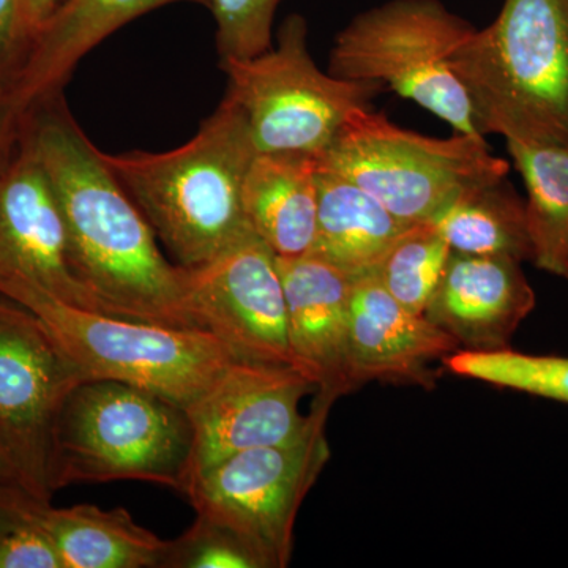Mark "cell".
Here are the masks:
<instances>
[{
  "instance_id": "obj_12",
  "label": "cell",
  "mask_w": 568,
  "mask_h": 568,
  "mask_svg": "<svg viewBox=\"0 0 568 568\" xmlns=\"http://www.w3.org/2000/svg\"><path fill=\"white\" fill-rule=\"evenodd\" d=\"M313 390L315 383L293 366L231 362L185 406L192 454L183 489L231 455L297 436L308 420L301 402Z\"/></svg>"
},
{
  "instance_id": "obj_32",
  "label": "cell",
  "mask_w": 568,
  "mask_h": 568,
  "mask_svg": "<svg viewBox=\"0 0 568 568\" xmlns=\"http://www.w3.org/2000/svg\"><path fill=\"white\" fill-rule=\"evenodd\" d=\"M32 500H36V497L29 495L28 491H22V489L0 488V506L9 508L17 515H20Z\"/></svg>"
},
{
  "instance_id": "obj_18",
  "label": "cell",
  "mask_w": 568,
  "mask_h": 568,
  "mask_svg": "<svg viewBox=\"0 0 568 568\" xmlns=\"http://www.w3.org/2000/svg\"><path fill=\"white\" fill-rule=\"evenodd\" d=\"M317 155L256 153L244 183V207L253 233L276 257L313 252L317 227Z\"/></svg>"
},
{
  "instance_id": "obj_13",
  "label": "cell",
  "mask_w": 568,
  "mask_h": 568,
  "mask_svg": "<svg viewBox=\"0 0 568 568\" xmlns=\"http://www.w3.org/2000/svg\"><path fill=\"white\" fill-rule=\"evenodd\" d=\"M22 280L52 297L100 312L71 267L58 197L29 142L0 168V282Z\"/></svg>"
},
{
  "instance_id": "obj_11",
  "label": "cell",
  "mask_w": 568,
  "mask_h": 568,
  "mask_svg": "<svg viewBox=\"0 0 568 568\" xmlns=\"http://www.w3.org/2000/svg\"><path fill=\"white\" fill-rule=\"evenodd\" d=\"M186 301L196 327L216 336L235 361L297 369L278 261L257 235L186 268Z\"/></svg>"
},
{
  "instance_id": "obj_31",
  "label": "cell",
  "mask_w": 568,
  "mask_h": 568,
  "mask_svg": "<svg viewBox=\"0 0 568 568\" xmlns=\"http://www.w3.org/2000/svg\"><path fill=\"white\" fill-rule=\"evenodd\" d=\"M0 488L22 489V491H28L20 470H18V467L14 466L13 462H11L2 446H0ZM29 495H31V493H29Z\"/></svg>"
},
{
  "instance_id": "obj_4",
  "label": "cell",
  "mask_w": 568,
  "mask_h": 568,
  "mask_svg": "<svg viewBox=\"0 0 568 568\" xmlns=\"http://www.w3.org/2000/svg\"><path fill=\"white\" fill-rule=\"evenodd\" d=\"M192 454L185 407L121 381L89 379L63 399L51 429L48 485L148 481L182 493Z\"/></svg>"
},
{
  "instance_id": "obj_16",
  "label": "cell",
  "mask_w": 568,
  "mask_h": 568,
  "mask_svg": "<svg viewBox=\"0 0 568 568\" xmlns=\"http://www.w3.org/2000/svg\"><path fill=\"white\" fill-rule=\"evenodd\" d=\"M536 302L519 261L452 252L424 315L459 349H503Z\"/></svg>"
},
{
  "instance_id": "obj_3",
  "label": "cell",
  "mask_w": 568,
  "mask_h": 568,
  "mask_svg": "<svg viewBox=\"0 0 568 568\" xmlns=\"http://www.w3.org/2000/svg\"><path fill=\"white\" fill-rule=\"evenodd\" d=\"M450 65L481 133L568 148V0H506Z\"/></svg>"
},
{
  "instance_id": "obj_7",
  "label": "cell",
  "mask_w": 568,
  "mask_h": 568,
  "mask_svg": "<svg viewBox=\"0 0 568 568\" xmlns=\"http://www.w3.org/2000/svg\"><path fill=\"white\" fill-rule=\"evenodd\" d=\"M317 156L407 224L429 222L462 190L506 179L510 170L506 160L493 155L485 138L425 136L368 106L351 112Z\"/></svg>"
},
{
  "instance_id": "obj_10",
  "label": "cell",
  "mask_w": 568,
  "mask_h": 568,
  "mask_svg": "<svg viewBox=\"0 0 568 568\" xmlns=\"http://www.w3.org/2000/svg\"><path fill=\"white\" fill-rule=\"evenodd\" d=\"M84 381L39 317L0 294V446L40 503L52 497V424L63 399Z\"/></svg>"
},
{
  "instance_id": "obj_28",
  "label": "cell",
  "mask_w": 568,
  "mask_h": 568,
  "mask_svg": "<svg viewBox=\"0 0 568 568\" xmlns=\"http://www.w3.org/2000/svg\"><path fill=\"white\" fill-rule=\"evenodd\" d=\"M31 37L24 21V0H0V88L9 92L26 61Z\"/></svg>"
},
{
  "instance_id": "obj_21",
  "label": "cell",
  "mask_w": 568,
  "mask_h": 568,
  "mask_svg": "<svg viewBox=\"0 0 568 568\" xmlns=\"http://www.w3.org/2000/svg\"><path fill=\"white\" fill-rule=\"evenodd\" d=\"M426 223L452 252L532 261L526 203L506 179L467 186Z\"/></svg>"
},
{
  "instance_id": "obj_17",
  "label": "cell",
  "mask_w": 568,
  "mask_h": 568,
  "mask_svg": "<svg viewBox=\"0 0 568 568\" xmlns=\"http://www.w3.org/2000/svg\"><path fill=\"white\" fill-rule=\"evenodd\" d=\"M174 2L207 0H62L33 37L26 61L11 84V103L21 115L44 97L62 92L78 63L149 11Z\"/></svg>"
},
{
  "instance_id": "obj_2",
  "label": "cell",
  "mask_w": 568,
  "mask_h": 568,
  "mask_svg": "<svg viewBox=\"0 0 568 568\" xmlns=\"http://www.w3.org/2000/svg\"><path fill=\"white\" fill-rule=\"evenodd\" d=\"M256 153L244 112L224 97L181 148L103 155L175 264L193 268L256 235L244 207Z\"/></svg>"
},
{
  "instance_id": "obj_22",
  "label": "cell",
  "mask_w": 568,
  "mask_h": 568,
  "mask_svg": "<svg viewBox=\"0 0 568 568\" xmlns=\"http://www.w3.org/2000/svg\"><path fill=\"white\" fill-rule=\"evenodd\" d=\"M528 201L532 263L568 280V148L507 142Z\"/></svg>"
},
{
  "instance_id": "obj_27",
  "label": "cell",
  "mask_w": 568,
  "mask_h": 568,
  "mask_svg": "<svg viewBox=\"0 0 568 568\" xmlns=\"http://www.w3.org/2000/svg\"><path fill=\"white\" fill-rule=\"evenodd\" d=\"M0 568H65L51 537L28 519L0 537Z\"/></svg>"
},
{
  "instance_id": "obj_24",
  "label": "cell",
  "mask_w": 568,
  "mask_h": 568,
  "mask_svg": "<svg viewBox=\"0 0 568 568\" xmlns=\"http://www.w3.org/2000/svg\"><path fill=\"white\" fill-rule=\"evenodd\" d=\"M450 254V245L432 223L413 224L390 245L375 274L399 304L424 315Z\"/></svg>"
},
{
  "instance_id": "obj_1",
  "label": "cell",
  "mask_w": 568,
  "mask_h": 568,
  "mask_svg": "<svg viewBox=\"0 0 568 568\" xmlns=\"http://www.w3.org/2000/svg\"><path fill=\"white\" fill-rule=\"evenodd\" d=\"M21 136L50 179L71 267L100 312L197 328L186 301V268L166 260L151 224L82 132L62 92L24 112Z\"/></svg>"
},
{
  "instance_id": "obj_6",
  "label": "cell",
  "mask_w": 568,
  "mask_h": 568,
  "mask_svg": "<svg viewBox=\"0 0 568 568\" xmlns=\"http://www.w3.org/2000/svg\"><path fill=\"white\" fill-rule=\"evenodd\" d=\"M476 31L440 0H388L364 11L336 36L328 73L379 82L447 122L455 133L481 136L450 55Z\"/></svg>"
},
{
  "instance_id": "obj_14",
  "label": "cell",
  "mask_w": 568,
  "mask_h": 568,
  "mask_svg": "<svg viewBox=\"0 0 568 568\" xmlns=\"http://www.w3.org/2000/svg\"><path fill=\"white\" fill-rule=\"evenodd\" d=\"M347 343L355 387L368 381L432 387L429 364L459 349L447 332L399 304L375 271L351 282Z\"/></svg>"
},
{
  "instance_id": "obj_9",
  "label": "cell",
  "mask_w": 568,
  "mask_h": 568,
  "mask_svg": "<svg viewBox=\"0 0 568 568\" xmlns=\"http://www.w3.org/2000/svg\"><path fill=\"white\" fill-rule=\"evenodd\" d=\"M276 47L250 59H224L227 99L244 112L257 153L320 155L351 112L368 106L384 85L324 73L308 50V24L290 14L280 26Z\"/></svg>"
},
{
  "instance_id": "obj_15",
  "label": "cell",
  "mask_w": 568,
  "mask_h": 568,
  "mask_svg": "<svg viewBox=\"0 0 568 568\" xmlns=\"http://www.w3.org/2000/svg\"><path fill=\"white\" fill-rule=\"evenodd\" d=\"M276 261L295 365L316 392L338 399L355 388L347 343L353 276L315 254Z\"/></svg>"
},
{
  "instance_id": "obj_26",
  "label": "cell",
  "mask_w": 568,
  "mask_h": 568,
  "mask_svg": "<svg viewBox=\"0 0 568 568\" xmlns=\"http://www.w3.org/2000/svg\"><path fill=\"white\" fill-rule=\"evenodd\" d=\"M160 568H264L242 538L196 515L192 528L168 540Z\"/></svg>"
},
{
  "instance_id": "obj_20",
  "label": "cell",
  "mask_w": 568,
  "mask_h": 568,
  "mask_svg": "<svg viewBox=\"0 0 568 568\" xmlns=\"http://www.w3.org/2000/svg\"><path fill=\"white\" fill-rule=\"evenodd\" d=\"M315 256L345 274L375 271L396 239L413 224L402 222L357 183L321 163L317 156Z\"/></svg>"
},
{
  "instance_id": "obj_33",
  "label": "cell",
  "mask_w": 568,
  "mask_h": 568,
  "mask_svg": "<svg viewBox=\"0 0 568 568\" xmlns=\"http://www.w3.org/2000/svg\"><path fill=\"white\" fill-rule=\"evenodd\" d=\"M18 521H21V518L18 517L14 511L9 510V508L0 506V537L3 534L9 532Z\"/></svg>"
},
{
  "instance_id": "obj_34",
  "label": "cell",
  "mask_w": 568,
  "mask_h": 568,
  "mask_svg": "<svg viewBox=\"0 0 568 568\" xmlns=\"http://www.w3.org/2000/svg\"><path fill=\"white\" fill-rule=\"evenodd\" d=\"M61 2H62V0H59V3H61Z\"/></svg>"
},
{
  "instance_id": "obj_19",
  "label": "cell",
  "mask_w": 568,
  "mask_h": 568,
  "mask_svg": "<svg viewBox=\"0 0 568 568\" xmlns=\"http://www.w3.org/2000/svg\"><path fill=\"white\" fill-rule=\"evenodd\" d=\"M21 519L54 541L65 568H160L168 540L142 528L125 508L91 504L54 508L36 500Z\"/></svg>"
},
{
  "instance_id": "obj_5",
  "label": "cell",
  "mask_w": 568,
  "mask_h": 568,
  "mask_svg": "<svg viewBox=\"0 0 568 568\" xmlns=\"http://www.w3.org/2000/svg\"><path fill=\"white\" fill-rule=\"evenodd\" d=\"M0 294L31 310L88 381H121L185 407L235 361L216 336L200 328L80 308L22 280L0 282Z\"/></svg>"
},
{
  "instance_id": "obj_25",
  "label": "cell",
  "mask_w": 568,
  "mask_h": 568,
  "mask_svg": "<svg viewBox=\"0 0 568 568\" xmlns=\"http://www.w3.org/2000/svg\"><path fill=\"white\" fill-rule=\"evenodd\" d=\"M282 0H207L216 24L220 61L250 59L274 47V20Z\"/></svg>"
},
{
  "instance_id": "obj_8",
  "label": "cell",
  "mask_w": 568,
  "mask_h": 568,
  "mask_svg": "<svg viewBox=\"0 0 568 568\" xmlns=\"http://www.w3.org/2000/svg\"><path fill=\"white\" fill-rule=\"evenodd\" d=\"M335 402L316 392L297 436L231 455L183 489L196 515L242 538L264 568L290 566L295 518L331 458L325 426Z\"/></svg>"
},
{
  "instance_id": "obj_29",
  "label": "cell",
  "mask_w": 568,
  "mask_h": 568,
  "mask_svg": "<svg viewBox=\"0 0 568 568\" xmlns=\"http://www.w3.org/2000/svg\"><path fill=\"white\" fill-rule=\"evenodd\" d=\"M22 115L11 103L9 92L0 88V168L3 166L20 142Z\"/></svg>"
},
{
  "instance_id": "obj_23",
  "label": "cell",
  "mask_w": 568,
  "mask_h": 568,
  "mask_svg": "<svg viewBox=\"0 0 568 568\" xmlns=\"http://www.w3.org/2000/svg\"><path fill=\"white\" fill-rule=\"evenodd\" d=\"M454 375L568 405V357L491 351L457 349L444 358Z\"/></svg>"
},
{
  "instance_id": "obj_30",
  "label": "cell",
  "mask_w": 568,
  "mask_h": 568,
  "mask_svg": "<svg viewBox=\"0 0 568 568\" xmlns=\"http://www.w3.org/2000/svg\"><path fill=\"white\" fill-rule=\"evenodd\" d=\"M58 6L59 0H24V21L31 43L36 33L40 31L44 22L50 20Z\"/></svg>"
}]
</instances>
